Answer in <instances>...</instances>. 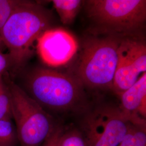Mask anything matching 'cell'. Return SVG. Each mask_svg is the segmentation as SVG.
<instances>
[{"label": "cell", "mask_w": 146, "mask_h": 146, "mask_svg": "<svg viewBox=\"0 0 146 146\" xmlns=\"http://www.w3.org/2000/svg\"><path fill=\"white\" fill-rule=\"evenodd\" d=\"M146 73V46L140 36L123 37L119 47V60L113 90L119 96Z\"/></svg>", "instance_id": "cell-7"}, {"label": "cell", "mask_w": 146, "mask_h": 146, "mask_svg": "<svg viewBox=\"0 0 146 146\" xmlns=\"http://www.w3.org/2000/svg\"><path fill=\"white\" fill-rule=\"evenodd\" d=\"M3 75H0V120H12L11 96Z\"/></svg>", "instance_id": "cell-12"}, {"label": "cell", "mask_w": 146, "mask_h": 146, "mask_svg": "<svg viewBox=\"0 0 146 146\" xmlns=\"http://www.w3.org/2000/svg\"><path fill=\"white\" fill-rule=\"evenodd\" d=\"M16 75L22 76L16 84L48 113L80 112L86 108L85 87L71 73L38 67Z\"/></svg>", "instance_id": "cell-1"}, {"label": "cell", "mask_w": 146, "mask_h": 146, "mask_svg": "<svg viewBox=\"0 0 146 146\" xmlns=\"http://www.w3.org/2000/svg\"><path fill=\"white\" fill-rule=\"evenodd\" d=\"M23 0H0V31Z\"/></svg>", "instance_id": "cell-14"}, {"label": "cell", "mask_w": 146, "mask_h": 146, "mask_svg": "<svg viewBox=\"0 0 146 146\" xmlns=\"http://www.w3.org/2000/svg\"><path fill=\"white\" fill-rule=\"evenodd\" d=\"M63 129L60 126L56 125L51 134L44 142L43 146H58L59 142L62 135Z\"/></svg>", "instance_id": "cell-17"}, {"label": "cell", "mask_w": 146, "mask_h": 146, "mask_svg": "<svg viewBox=\"0 0 146 146\" xmlns=\"http://www.w3.org/2000/svg\"><path fill=\"white\" fill-rule=\"evenodd\" d=\"M5 49H6V47L5 45V43L0 36V52H3V51Z\"/></svg>", "instance_id": "cell-18"}, {"label": "cell", "mask_w": 146, "mask_h": 146, "mask_svg": "<svg viewBox=\"0 0 146 146\" xmlns=\"http://www.w3.org/2000/svg\"><path fill=\"white\" fill-rule=\"evenodd\" d=\"M15 63L9 53L0 52V75L6 73L13 74L15 71Z\"/></svg>", "instance_id": "cell-16"}, {"label": "cell", "mask_w": 146, "mask_h": 146, "mask_svg": "<svg viewBox=\"0 0 146 146\" xmlns=\"http://www.w3.org/2000/svg\"><path fill=\"white\" fill-rule=\"evenodd\" d=\"M83 5L93 24V35L140 36L145 28V0H88Z\"/></svg>", "instance_id": "cell-3"}, {"label": "cell", "mask_w": 146, "mask_h": 146, "mask_svg": "<svg viewBox=\"0 0 146 146\" xmlns=\"http://www.w3.org/2000/svg\"><path fill=\"white\" fill-rule=\"evenodd\" d=\"M37 52L42 61L51 67L66 64L78 49L75 38L61 28H50L44 31L36 42Z\"/></svg>", "instance_id": "cell-8"}, {"label": "cell", "mask_w": 146, "mask_h": 146, "mask_svg": "<svg viewBox=\"0 0 146 146\" xmlns=\"http://www.w3.org/2000/svg\"><path fill=\"white\" fill-rule=\"evenodd\" d=\"M58 146H87L81 133L77 130L63 132Z\"/></svg>", "instance_id": "cell-15"}, {"label": "cell", "mask_w": 146, "mask_h": 146, "mask_svg": "<svg viewBox=\"0 0 146 146\" xmlns=\"http://www.w3.org/2000/svg\"><path fill=\"white\" fill-rule=\"evenodd\" d=\"M17 140L12 120H0V146H16Z\"/></svg>", "instance_id": "cell-13"}, {"label": "cell", "mask_w": 146, "mask_h": 146, "mask_svg": "<svg viewBox=\"0 0 146 146\" xmlns=\"http://www.w3.org/2000/svg\"><path fill=\"white\" fill-rule=\"evenodd\" d=\"M122 38L114 35H93L86 38L74 70L70 73L85 88L113 90Z\"/></svg>", "instance_id": "cell-4"}, {"label": "cell", "mask_w": 146, "mask_h": 146, "mask_svg": "<svg viewBox=\"0 0 146 146\" xmlns=\"http://www.w3.org/2000/svg\"><path fill=\"white\" fill-rule=\"evenodd\" d=\"M51 11L38 2L23 0L0 31V36L15 63L14 75L26 67L34 52V45L52 28Z\"/></svg>", "instance_id": "cell-2"}, {"label": "cell", "mask_w": 146, "mask_h": 146, "mask_svg": "<svg viewBox=\"0 0 146 146\" xmlns=\"http://www.w3.org/2000/svg\"><path fill=\"white\" fill-rule=\"evenodd\" d=\"M3 77L11 96L12 117L20 146H40L57 125L52 116L16 84L9 73Z\"/></svg>", "instance_id": "cell-5"}, {"label": "cell", "mask_w": 146, "mask_h": 146, "mask_svg": "<svg viewBox=\"0 0 146 146\" xmlns=\"http://www.w3.org/2000/svg\"><path fill=\"white\" fill-rule=\"evenodd\" d=\"M119 96L122 113L131 122L146 125V73Z\"/></svg>", "instance_id": "cell-9"}, {"label": "cell", "mask_w": 146, "mask_h": 146, "mask_svg": "<svg viewBox=\"0 0 146 146\" xmlns=\"http://www.w3.org/2000/svg\"><path fill=\"white\" fill-rule=\"evenodd\" d=\"M119 146H146V125L131 122L128 131Z\"/></svg>", "instance_id": "cell-11"}, {"label": "cell", "mask_w": 146, "mask_h": 146, "mask_svg": "<svg viewBox=\"0 0 146 146\" xmlns=\"http://www.w3.org/2000/svg\"><path fill=\"white\" fill-rule=\"evenodd\" d=\"M131 123L119 108L102 107L86 117L81 134L87 146H119Z\"/></svg>", "instance_id": "cell-6"}, {"label": "cell", "mask_w": 146, "mask_h": 146, "mask_svg": "<svg viewBox=\"0 0 146 146\" xmlns=\"http://www.w3.org/2000/svg\"><path fill=\"white\" fill-rule=\"evenodd\" d=\"M54 8L58 13L60 20L63 25H70L75 20L83 1L81 0H54Z\"/></svg>", "instance_id": "cell-10"}]
</instances>
